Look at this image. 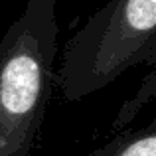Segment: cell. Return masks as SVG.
<instances>
[{
    "label": "cell",
    "mask_w": 156,
    "mask_h": 156,
    "mask_svg": "<svg viewBox=\"0 0 156 156\" xmlns=\"http://www.w3.org/2000/svg\"><path fill=\"white\" fill-rule=\"evenodd\" d=\"M55 0H26L0 38V156H32L51 97Z\"/></svg>",
    "instance_id": "cell-1"
},
{
    "label": "cell",
    "mask_w": 156,
    "mask_h": 156,
    "mask_svg": "<svg viewBox=\"0 0 156 156\" xmlns=\"http://www.w3.org/2000/svg\"><path fill=\"white\" fill-rule=\"evenodd\" d=\"M136 65H156V0H107L63 46L53 83L81 101Z\"/></svg>",
    "instance_id": "cell-2"
},
{
    "label": "cell",
    "mask_w": 156,
    "mask_h": 156,
    "mask_svg": "<svg viewBox=\"0 0 156 156\" xmlns=\"http://www.w3.org/2000/svg\"><path fill=\"white\" fill-rule=\"evenodd\" d=\"M89 156H156V122L150 121L140 129H125Z\"/></svg>",
    "instance_id": "cell-3"
},
{
    "label": "cell",
    "mask_w": 156,
    "mask_h": 156,
    "mask_svg": "<svg viewBox=\"0 0 156 156\" xmlns=\"http://www.w3.org/2000/svg\"><path fill=\"white\" fill-rule=\"evenodd\" d=\"M154 95H156V73H154V69H150V73L146 75L144 83H142V87L136 91V95L121 107V113H119L117 119L113 121V129H111L113 134L129 129V125L136 119V115L148 103H152Z\"/></svg>",
    "instance_id": "cell-4"
}]
</instances>
